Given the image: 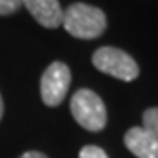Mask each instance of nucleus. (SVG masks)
I'll list each match as a JSON object with an SVG mask.
<instances>
[{
  "label": "nucleus",
  "mask_w": 158,
  "mask_h": 158,
  "mask_svg": "<svg viewBox=\"0 0 158 158\" xmlns=\"http://www.w3.org/2000/svg\"><path fill=\"white\" fill-rule=\"evenodd\" d=\"M62 27L76 39H97L107 28L106 12L95 6L76 2L63 11Z\"/></svg>",
  "instance_id": "f257e3e1"
},
{
  "label": "nucleus",
  "mask_w": 158,
  "mask_h": 158,
  "mask_svg": "<svg viewBox=\"0 0 158 158\" xmlns=\"http://www.w3.org/2000/svg\"><path fill=\"white\" fill-rule=\"evenodd\" d=\"M70 113L83 128L90 132H100L107 123V111L102 98L88 88H81L72 95Z\"/></svg>",
  "instance_id": "f03ea898"
},
{
  "label": "nucleus",
  "mask_w": 158,
  "mask_h": 158,
  "mask_svg": "<svg viewBox=\"0 0 158 158\" xmlns=\"http://www.w3.org/2000/svg\"><path fill=\"white\" fill-rule=\"evenodd\" d=\"M91 62L97 70L113 76L119 81H134L139 76V65L134 58L127 55L125 51L113 48V46H104L93 53Z\"/></svg>",
  "instance_id": "7ed1b4c3"
},
{
  "label": "nucleus",
  "mask_w": 158,
  "mask_h": 158,
  "mask_svg": "<svg viewBox=\"0 0 158 158\" xmlns=\"http://www.w3.org/2000/svg\"><path fill=\"white\" fill-rule=\"evenodd\" d=\"M72 81L70 69L63 62H53L40 77V97L49 107H56L67 97L69 86Z\"/></svg>",
  "instance_id": "20e7f679"
},
{
  "label": "nucleus",
  "mask_w": 158,
  "mask_h": 158,
  "mask_svg": "<svg viewBox=\"0 0 158 158\" xmlns=\"http://www.w3.org/2000/svg\"><path fill=\"white\" fill-rule=\"evenodd\" d=\"M21 6L27 7L34 19L44 28L62 27L63 9L58 0H21Z\"/></svg>",
  "instance_id": "39448f33"
},
{
  "label": "nucleus",
  "mask_w": 158,
  "mask_h": 158,
  "mask_svg": "<svg viewBox=\"0 0 158 158\" xmlns=\"http://www.w3.org/2000/svg\"><path fill=\"white\" fill-rule=\"evenodd\" d=\"M125 146L137 158H158V139L144 127H134L125 134Z\"/></svg>",
  "instance_id": "423d86ee"
},
{
  "label": "nucleus",
  "mask_w": 158,
  "mask_h": 158,
  "mask_svg": "<svg viewBox=\"0 0 158 158\" xmlns=\"http://www.w3.org/2000/svg\"><path fill=\"white\" fill-rule=\"evenodd\" d=\"M142 127L158 139V107L148 109L142 116Z\"/></svg>",
  "instance_id": "0eeeda50"
},
{
  "label": "nucleus",
  "mask_w": 158,
  "mask_h": 158,
  "mask_svg": "<svg viewBox=\"0 0 158 158\" xmlns=\"http://www.w3.org/2000/svg\"><path fill=\"white\" fill-rule=\"evenodd\" d=\"M79 158H109L107 153L98 146H85L79 151Z\"/></svg>",
  "instance_id": "6e6552de"
},
{
  "label": "nucleus",
  "mask_w": 158,
  "mask_h": 158,
  "mask_svg": "<svg viewBox=\"0 0 158 158\" xmlns=\"http://www.w3.org/2000/svg\"><path fill=\"white\" fill-rule=\"evenodd\" d=\"M21 7V0H0V16L14 14Z\"/></svg>",
  "instance_id": "1a4fd4ad"
},
{
  "label": "nucleus",
  "mask_w": 158,
  "mask_h": 158,
  "mask_svg": "<svg viewBox=\"0 0 158 158\" xmlns=\"http://www.w3.org/2000/svg\"><path fill=\"white\" fill-rule=\"evenodd\" d=\"M19 158H48V156L42 155V153H39V151H27V153H23Z\"/></svg>",
  "instance_id": "9d476101"
},
{
  "label": "nucleus",
  "mask_w": 158,
  "mask_h": 158,
  "mask_svg": "<svg viewBox=\"0 0 158 158\" xmlns=\"http://www.w3.org/2000/svg\"><path fill=\"white\" fill-rule=\"evenodd\" d=\"M4 116V100H2V95H0V119Z\"/></svg>",
  "instance_id": "9b49d317"
}]
</instances>
